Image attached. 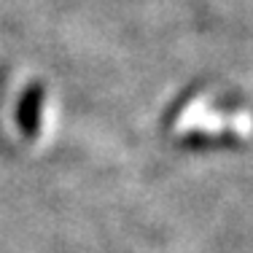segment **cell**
Segmentation results:
<instances>
[{
    "mask_svg": "<svg viewBox=\"0 0 253 253\" xmlns=\"http://www.w3.org/2000/svg\"><path fill=\"white\" fill-rule=\"evenodd\" d=\"M43 102H46V89L41 84H30V86L22 89L19 102H16V126L25 137H35L41 132Z\"/></svg>",
    "mask_w": 253,
    "mask_h": 253,
    "instance_id": "cell-1",
    "label": "cell"
}]
</instances>
